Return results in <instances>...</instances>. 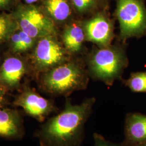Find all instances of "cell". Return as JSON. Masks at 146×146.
Masks as SVG:
<instances>
[{"label":"cell","instance_id":"cell-8","mask_svg":"<svg viewBox=\"0 0 146 146\" xmlns=\"http://www.w3.org/2000/svg\"><path fill=\"white\" fill-rule=\"evenodd\" d=\"M87 39L101 46H107L113 36V28L110 21L99 14L87 21L84 26Z\"/></svg>","mask_w":146,"mask_h":146},{"label":"cell","instance_id":"cell-17","mask_svg":"<svg viewBox=\"0 0 146 146\" xmlns=\"http://www.w3.org/2000/svg\"><path fill=\"white\" fill-rule=\"evenodd\" d=\"M72 5L79 13H87L96 5V0H71Z\"/></svg>","mask_w":146,"mask_h":146},{"label":"cell","instance_id":"cell-15","mask_svg":"<svg viewBox=\"0 0 146 146\" xmlns=\"http://www.w3.org/2000/svg\"><path fill=\"white\" fill-rule=\"evenodd\" d=\"M18 29V25L12 15L0 14V42L9 40Z\"/></svg>","mask_w":146,"mask_h":146},{"label":"cell","instance_id":"cell-23","mask_svg":"<svg viewBox=\"0 0 146 146\" xmlns=\"http://www.w3.org/2000/svg\"><path fill=\"white\" fill-rule=\"evenodd\" d=\"M0 61H1V58H0Z\"/></svg>","mask_w":146,"mask_h":146},{"label":"cell","instance_id":"cell-1","mask_svg":"<svg viewBox=\"0 0 146 146\" xmlns=\"http://www.w3.org/2000/svg\"><path fill=\"white\" fill-rule=\"evenodd\" d=\"M94 102L88 100L81 104L73 105L67 101L64 109L47 120L37 131L41 146H78Z\"/></svg>","mask_w":146,"mask_h":146},{"label":"cell","instance_id":"cell-20","mask_svg":"<svg viewBox=\"0 0 146 146\" xmlns=\"http://www.w3.org/2000/svg\"><path fill=\"white\" fill-rule=\"evenodd\" d=\"M12 0H0V11L8 8L11 5Z\"/></svg>","mask_w":146,"mask_h":146},{"label":"cell","instance_id":"cell-7","mask_svg":"<svg viewBox=\"0 0 146 146\" xmlns=\"http://www.w3.org/2000/svg\"><path fill=\"white\" fill-rule=\"evenodd\" d=\"M14 104L20 107L27 115L41 122L55 110L52 102L46 99L35 90L25 87L14 101Z\"/></svg>","mask_w":146,"mask_h":146},{"label":"cell","instance_id":"cell-18","mask_svg":"<svg viewBox=\"0 0 146 146\" xmlns=\"http://www.w3.org/2000/svg\"><path fill=\"white\" fill-rule=\"evenodd\" d=\"M7 90L5 87L0 84V108H5L7 104Z\"/></svg>","mask_w":146,"mask_h":146},{"label":"cell","instance_id":"cell-16","mask_svg":"<svg viewBox=\"0 0 146 146\" xmlns=\"http://www.w3.org/2000/svg\"><path fill=\"white\" fill-rule=\"evenodd\" d=\"M127 84L134 92H146V72L133 74Z\"/></svg>","mask_w":146,"mask_h":146},{"label":"cell","instance_id":"cell-5","mask_svg":"<svg viewBox=\"0 0 146 146\" xmlns=\"http://www.w3.org/2000/svg\"><path fill=\"white\" fill-rule=\"evenodd\" d=\"M66 52L55 37L48 35L40 38L32 56L33 63L37 70H49L66 60Z\"/></svg>","mask_w":146,"mask_h":146},{"label":"cell","instance_id":"cell-13","mask_svg":"<svg viewBox=\"0 0 146 146\" xmlns=\"http://www.w3.org/2000/svg\"><path fill=\"white\" fill-rule=\"evenodd\" d=\"M85 32L78 23H73L66 28L62 34V40L66 49L70 52L80 50L84 38Z\"/></svg>","mask_w":146,"mask_h":146},{"label":"cell","instance_id":"cell-3","mask_svg":"<svg viewBox=\"0 0 146 146\" xmlns=\"http://www.w3.org/2000/svg\"><path fill=\"white\" fill-rule=\"evenodd\" d=\"M12 15L19 29L33 38L37 39L56 35L55 22L42 9L35 5H20Z\"/></svg>","mask_w":146,"mask_h":146},{"label":"cell","instance_id":"cell-11","mask_svg":"<svg viewBox=\"0 0 146 146\" xmlns=\"http://www.w3.org/2000/svg\"><path fill=\"white\" fill-rule=\"evenodd\" d=\"M54 22H63L71 16L72 9L68 0H43V9Z\"/></svg>","mask_w":146,"mask_h":146},{"label":"cell","instance_id":"cell-19","mask_svg":"<svg viewBox=\"0 0 146 146\" xmlns=\"http://www.w3.org/2000/svg\"><path fill=\"white\" fill-rule=\"evenodd\" d=\"M95 146H116L113 144L110 143L109 142L106 141L102 137L98 134H95Z\"/></svg>","mask_w":146,"mask_h":146},{"label":"cell","instance_id":"cell-9","mask_svg":"<svg viewBox=\"0 0 146 146\" xmlns=\"http://www.w3.org/2000/svg\"><path fill=\"white\" fill-rule=\"evenodd\" d=\"M23 135V120L20 113L13 109L0 108V137L18 139Z\"/></svg>","mask_w":146,"mask_h":146},{"label":"cell","instance_id":"cell-6","mask_svg":"<svg viewBox=\"0 0 146 146\" xmlns=\"http://www.w3.org/2000/svg\"><path fill=\"white\" fill-rule=\"evenodd\" d=\"M124 63L123 55L121 51L113 48L105 47L94 53L90 64L97 78L110 82L118 76Z\"/></svg>","mask_w":146,"mask_h":146},{"label":"cell","instance_id":"cell-10","mask_svg":"<svg viewBox=\"0 0 146 146\" xmlns=\"http://www.w3.org/2000/svg\"><path fill=\"white\" fill-rule=\"evenodd\" d=\"M25 73V65L20 58H7L0 68V84L8 90L18 88Z\"/></svg>","mask_w":146,"mask_h":146},{"label":"cell","instance_id":"cell-4","mask_svg":"<svg viewBox=\"0 0 146 146\" xmlns=\"http://www.w3.org/2000/svg\"><path fill=\"white\" fill-rule=\"evenodd\" d=\"M116 13L123 37L146 33V9L141 0H117Z\"/></svg>","mask_w":146,"mask_h":146},{"label":"cell","instance_id":"cell-12","mask_svg":"<svg viewBox=\"0 0 146 146\" xmlns=\"http://www.w3.org/2000/svg\"><path fill=\"white\" fill-rule=\"evenodd\" d=\"M127 139L134 142L146 140V116L134 114L129 116L126 121Z\"/></svg>","mask_w":146,"mask_h":146},{"label":"cell","instance_id":"cell-2","mask_svg":"<svg viewBox=\"0 0 146 146\" xmlns=\"http://www.w3.org/2000/svg\"><path fill=\"white\" fill-rule=\"evenodd\" d=\"M86 81L82 69L74 63L68 62L48 70L41 79V86L49 94L65 95L84 88Z\"/></svg>","mask_w":146,"mask_h":146},{"label":"cell","instance_id":"cell-14","mask_svg":"<svg viewBox=\"0 0 146 146\" xmlns=\"http://www.w3.org/2000/svg\"><path fill=\"white\" fill-rule=\"evenodd\" d=\"M36 40L18 29L11 35L9 41L12 51L15 53H21L25 52L34 47Z\"/></svg>","mask_w":146,"mask_h":146},{"label":"cell","instance_id":"cell-22","mask_svg":"<svg viewBox=\"0 0 146 146\" xmlns=\"http://www.w3.org/2000/svg\"><path fill=\"white\" fill-rule=\"evenodd\" d=\"M146 146V144H145V145H143V146Z\"/></svg>","mask_w":146,"mask_h":146},{"label":"cell","instance_id":"cell-21","mask_svg":"<svg viewBox=\"0 0 146 146\" xmlns=\"http://www.w3.org/2000/svg\"><path fill=\"white\" fill-rule=\"evenodd\" d=\"M27 5H32L37 2L38 0H25Z\"/></svg>","mask_w":146,"mask_h":146}]
</instances>
